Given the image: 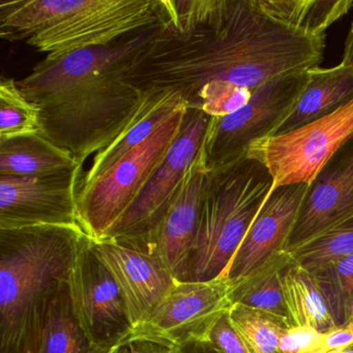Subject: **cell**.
Instances as JSON below:
<instances>
[{
	"mask_svg": "<svg viewBox=\"0 0 353 353\" xmlns=\"http://www.w3.org/2000/svg\"><path fill=\"white\" fill-rule=\"evenodd\" d=\"M123 349L99 348L92 344L76 319L65 283L51 305L39 353H123Z\"/></svg>",
	"mask_w": 353,
	"mask_h": 353,
	"instance_id": "cell-22",
	"label": "cell"
},
{
	"mask_svg": "<svg viewBox=\"0 0 353 353\" xmlns=\"http://www.w3.org/2000/svg\"><path fill=\"white\" fill-rule=\"evenodd\" d=\"M189 107L173 114L148 139L130 150L112 168L80 188L79 223L90 239L100 241L129 210L181 132Z\"/></svg>",
	"mask_w": 353,
	"mask_h": 353,
	"instance_id": "cell-6",
	"label": "cell"
},
{
	"mask_svg": "<svg viewBox=\"0 0 353 353\" xmlns=\"http://www.w3.org/2000/svg\"><path fill=\"white\" fill-rule=\"evenodd\" d=\"M136 345L139 347L141 353H173L172 351L167 350L160 346H154V345L143 344V343Z\"/></svg>",
	"mask_w": 353,
	"mask_h": 353,
	"instance_id": "cell-34",
	"label": "cell"
},
{
	"mask_svg": "<svg viewBox=\"0 0 353 353\" xmlns=\"http://www.w3.org/2000/svg\"><path fill=\"white\" fill-rule=\"evenodd\" d=\"M210 117L200 109H188L181 132L162 162L137 199L103 239H140L159 226L201 150Z\"/></svg>",
	"mask_w": 353,
	"mask_h": 353,
	"instance_id": "cell-10",
	"label": "cell"
},
{
	"mask_svg": "<svg viewBox=\"0 0 353 353\" xmlns=\"http://www.w3.org/2000/svg\"><path fill=\"white\" fill-rule=\"evenodd\" d=\"M274 187L268 167L251 156L210 171L195 245L181 282L218 278Z\"/></svg>",
	"mask_w": 353,
	"mask_h": 353,
	"instance_id": "cell-5",
	"label": "cell"
},
{
	"mask_svg": "<svg viewBox=\"0 0 353 353\" xmlns=\"http://www.w3.org/2000/svg\"><path fill=\"white\" fill-rule=\"evenodd\" d=\"M160 23L108 46L45 57L17 81L40 110L43 135L79 164L108 148L139 113L148 94L125 79V65Z\"/></svg>",
	"mask_w": 353,
	"mask_h": 353,
	"instance_id": "cell-2",
	"label": "cell"
},
{
	"mask_svg": "<svg viewBox=\"0 0 353 353\" xmlns=\"http://www.w3.org/2000/svg\"><path fill=\"white\" fill-rule=\"evenodd\" d=\"M42 133L40 110L20 90L17 81L0 80V141Z\"/></svg>",
	"mask_w": 353,
	"mask_h": 353,
	"instance_id": "cell-25",
	"label": "cell"
},
{
	"mask_svg": "<svg viewBox=\"0 0 353 353\" xmlns=\"http://www.w3.org/2000/svg\"><path fill=\"white\" fill-rule=\"evenodd\" d=\"M80 226L0 229V353H39L53 301L69 280Z\"/></svg>",
	"mask_w": 353,
	"mask_h": 353,
	"instance_id": "cell-3",
	"label": "cell"
},
{
	"mask_svg": "<svg viewBox=\"0 0 353 353\" xmlns=\"http://www.w3.org/2000/svg\"><path fill=\"white\" fill-rule=\"evenodd\" d=\"M125 349H123V353H125Z\"/></svg>",
	"mask_w": 353,
	"mask_h": 353,
	"instance_id": "cell-37",
	"label": "cell"
},
{
	"mask_svg": "<svg viewBox=\"0 0 353 353\" xmlns=\"http://www.w3.org/2000/svg\"><path fill=\"white\" fill-rule=\"evenodd\" d=\"M309 79L292 111L274 136L284 135L334 112L353 99V68L342 63L307 71Z\"/></svg>",
	"mask_w": 353,
	"mask_h": 353,
	"instance_id": "cell-17",
	"label": "cell"
},
{
	"mask_svg": "<svg viewBox=\"0 0 353 353\" xmlns=\"http://www.w3.org/2000/svg\"><path fill=\"white\" fill-rule=\"evenodd\" d=\"M353 348V318L342 326L325 332L312 353H340Z\"/></svg>",
	"mask_w": 353,
	"mask_h": 353,
	"instance_id": "cell-31",
	"label": "cell"
},
{
	"mask_svg": "<svg viewBox=\"0 0 353 353\" xmlns=\"http://www.w3.org/2000/svg\"><path fill=\"white\" fill-rule=\"evenodd\" d=\"M232 284L224 276L204 282L176 281L148 317L132 328L130 344H150L167 350L205 343L221 316L230 310Z\"/></svg>",
	"mask_w": 353,
	"mask_h": 353,
	"instance_id": "cell-7",
	"label": "cell"
},
{
	"mask_svg": "<svg viewBox=\"0 0 353 353\" xmlns=\"http://www.w3.org/2000/svg\"><path fill=\"white\" fill-rule=\"evenodd\" d=\"M341 63L347 67L353 68V23L351 24L350 30L345 40L344 54Z\"/></svg>",
	"mask_w": 353,
	"mask_h": 353,
	"instance_id": "cell-32",
	"label": "cell"
},
{
	"mask_svg": "<svg viewBox=\"0 0 353 353\" xmlns=\"http://www.w3.org/2000/svg\"><path fill=\"white\" fill-rule=\"evenodd\" d=\"M282 287L290 327L311 325L322 334L336 327L313 272L293 261L283 272Z\"/></svg>",
	"mask_w": 353,
	"mask_h": 353,
	"instance_id": "cell-20",
	"label": "cell"
},
{
	"mask_svg": "<svg viewBox=\"0 0 353 353\" xmlns=\"http://www.w3.org/2000/svg\"><path fill=\"white\" fill-rule=\"evenodd\" d=\"M274 19L310 34L325 30L353 8V0H257Z\"/></svg>",
	"mask_w": 353,
	"mask_h": 353,
	"instance_id": "cell-23",
	"label": "cell"
},
{
	"mask_svg": "<svg viewBox=\"0 0 353 353\" xmlns=\"http://www.w3.org/2000/svg\"><path fill=\"white\" fill-rule=\"evenodd\" d=\"M208 179L201 148L159 226L140 239L117 241L154 256L175 280L183 281L197 237Z\"/></svg>",
	"mask_w": 353,
	"mask_h": 353,
	"instance_id": "cell-12",
	"label": "cell"
},
{
	"mask_svg": "<svg viewBox=\"0 0 353 353\" xmlns=\"http://www.w3.org/2000/svg\"><path fill=\"white\" fill-rule=\"evenodd\" d=\"M125 353H141L139 347L136 344H130L125 346Z\"/></svg>",
	"mask_w": 353,
	"mask_h": 353,
	"instance_id": "cell-35",
	"label": "cell"
},
{
	"mask_svg": "<svg viewBox=\"0 0 353 353\" xmlns=\"http://www.w3.org/2000/svg\"><path fill=\"white\" fill-rule=\"evenodd\" d=\"M204 344L216 353H249L245 343L229 319L228 312L219 318Z\"/></svg>",
	"mask_w": 353,
	"mask_h": 353,
	"instance_id": "cell-29",
	"label": "cell"
},
{
	"mask_svg": "<svg viewBox=\"0 0 353 353\" xmlns=\"http://www.w3.org/2000/svg\"><path fill=\"white\" fill-rule=\"evenodd\" d=\"M80 173L81 168L53 176H0V229L80 226Z\"/></svg>",
	"mask_w": 353,
	"mask_h": 353,
	"instance_id": "cell-13",
	"label": "cell"
},
{
	"mask_svg": "<svg viewBox=\"0 0 353 353\" xmlns=\"http://www.w3.org/2000/svg\"><path fill=\"white\" fill-rule=\"evenodd\" d=\"M68 285L76 319L92 344L99 348L125 347L133 327L125 301L88 234L78 245Z\"/></svg>",
	"mask_w": 353,
	"mask_h": 353,
	"instance_id": "cell-11",
	"label": "cell"
},
{
	"mask_svg": "<svg viewBox=\"0 0 353 353\" xmlns=\"http://www.w3.org/2000/svg\"><path fill=\"white\" fill-rule=\"evenodd\" d=\"M307 188L309 183H299L272 190L221 276L235 284L274 254L287 251Z\"/></svg>",
	"mask_w": 353,
	"mask_h": 353,
	"instance_id": "cell-15",
	"label": "cell"
},
{
	"mask_svg": "<svg viewBox=\"0 0 353 353\" xmlns=\"http://www.w3.org/2000/svg\"><path fill=\"white\" fill-rule=\"evenodd\" d=\"M79 168L70 152L42 133L0 141V176H53Z\"/></svg>",
	"mask_w": 353,
	"mask_h": 353,
	"instance_id": "cell-19",
	"label": "cell"
},
{
	"mask_svg": "<svg viewBox=\"0 0 353 353\" xmlns=\"http://www.w3.org/2000/svg\"><path fill=\"white\" fill-rule=\"evenodd\" d=\"M164 17V0H9L0 3V36L57 59L108 46Z\"/></svg>",
	"mask_w": 353,
	"mask_h": 353,
	"instance_id": "cell-4",
	"label": "cell"
},
{
	"mask_svg": "<svg viewBox=\"0 0 353 353\" xmlns=\"http://www.w3.org/2000/svg\"><path fill=\"white\" fill-rule=\"evenodd\" d=\"M353 216V136L322 166L307 188L287 245L291 252Z\"/></svg>",
	"mask_w": 353,
	"mask_h": 353,
	"instance_id": "cell-14",
	"label": "cell"
},
{
	"mask_svg": "<svg viewBox=\"0 0 353 353\" xmlns=\"http://www.w3.org/2000/svg\"><path fill=\"white\" fill-rule=\"evenodd\" d=\"M353 136V99L334 112L284 135L255 142L248 156L261 161L274 187L311 183L328 159Z\"/></svg>",
	"mask_w": 353,
	"mask_h": 353,
	"instance_id": "cell-9",
	"label": "cell"
},
{
	"mask_svg": "<svg viewBox=\"0 0 353 353\" xmlns=\"http://www.w3.org/2000/svg\"><path fill=\"white\" fill-rule=\"evenodd\" d=\"M340 353H353V348L347 349V350L342 351V352Z\"/></svg>",
	"mask_w": 353,
	"mask_h": 353,
	"instance_id": "cell-36",
	"label": "cell"
},
{
	"mask_svg": "<svg viewBox=\"0 0 353 353\" xmlns=\"http://www.w3.org/2000/svg\"><path fill=\"white\" fill-rule=\"evenodd\" d=\"M307 71L276 78L256 90L239 110L210 117L202 145L208 170L243 158L255 142L272 137L307 85Z\"/></svg>",
	"mask_w": 353,
	"mask_h": 353,
	"instance_id": "cell-8",
	"label": "cell"
},
{
	"mask_svg": "<svg viewBox=\"0 0 353 353\" xmlns=\"http://www.w3.org/2000/svg\"><path fill=\"white\" fill-rule=\"evenodd\" d=\"M336 326L353 318V253L313 272Z\"/></svg>",
	"mask_w": 353,
	"mask_h": 353,
	"instance_id": "cell-26",
	"label": "cell"
},
{
	"mask_svg": "<svg viewBox=\"0 0 353 353\" xmlns=\"http://www.w3.org/2000/svg\"><path fill=\"white\" fill-rule=\"evenodd\" d=\"M92 248L117 282L132 327L143 321L176 282L154 256L123 241L92 239Z\"/></svg>",
	"mask_w": 353,
	"mask_h": 353,
	"instance_id": "cell-16",
	"label": "cell"
},
{
	"mask_svg": "<svg viewBox=\"0 0 353 353\" xmlns=\"http://www.w3.org/2000/svg\"><path fill=\"white\" fill-rule=\"evenodd\" d=\"M253 92L226 82H214L204 86L191 109H200L212 117L231 114L245 106Z\"/></svg>",
	"mask_w": 353,
	"mask_h": 353,
	"instance_id": "cell-28",
	"label": "cell"
},
{
	"mask_svg": "<svg viewBox=\"0 0 353 353\" xmlns=\"http://www.w3.org/2000/svg\"><path fill=\"white\" fill-rule=\"evenodd\" d=\"M164 1V19L125 65V79L143 94L172 90L191 108L208 84L226 82L254 92L323 59L325 34L274 19L257 0Z\"/></svg>",
	"mask_w": 353,
	"mask_h": 353,
	"instance_id": "cell-1",
	"label": "cell"
},
{
	"mask_svg": "<svg viewBox=\"0 0 353 353\" xmlns=\"http://www.w3.org/2000/svg\"><path fill=\"white\" fill-rule=\"evenodd\" d=\"M292 262V256L286 250L268 258L249 276L232 285V305L239 303L287 319L282 274Z\"/></svg>",
	"mask_w": 353,
	"mask_h": 353,
	"instance_id": "cell-21",
	"label": "cell"
},
{
	"mask_svg": "<svg viewBox=\"0 0 353 353\" xmlns=\"http://www.w3.org/2000/svg\"><path fill=\"white\" fill-rule=\"evenodd\" d=\"M188 107L181 94L172 90H152L141 109L125 131L108 146L94 156L81 185H88L112 168L130 150L143 143L177 111Z\"/></svg>",
	"mask_w": 353,
	"mask_h": 353,
	"instance_id": "cell-18",
	"label": "cell"
},
{
	"mask_svg": "<svg viewBox=\"0 0 353 353\" xmlns=\"http://www.w3.org/2000/svg\"><path fill=\"white\" fill-rule=\"evenodd\" d=\"M173 353H216L208 344L204 343H195V344L189 345L185 348L179 349Z\"/></svg>",
	"mask_w": 353,
	"mask_h": 353,
	"instance_id": "cell-33",
	"label": "cell"
},
{
	"mask_svg": "<svg viewBox=\"0 0 353 353\" xmlns=\"http://www.w3.org/2000/svg\"><path fill=\"white\" fill-rule=\"evenodd\" d=\"M323 334L311 325L287 328L279 343L280 353H312Z\"/></svg>",
	"mask_w": 353,
	"mask_h": 353,
	"instance_id": "cell-30",
	"label": "cell"
},
{
	"mask_svg": "<svg viewBox=\"0 0 353 353\" xmlns=\"http://www.w3.org/2000/svg\"><path fill=\"white\" fill-rule=\"evenodd\" d=\"M229 319L245 343L249 353H280L279 343L288 320L274 314L234 303L228 311Z\"/></svg>",
	"mask_w": 353,
	"mask_h": 353,
	"instance_id": "cell-24",
	"label": "cell"
},
{
	"mask_svg": "<svg viewBox=\"0 0 353 353\" xmlns=\"http://www.w3.org/2000/svg\"><path fill=\"white\" fill-rule=\"evenodd\" d=\"M289 253L295 263L311 272L353 253V216Z\"/></svg>",
	"mask_w": 353,
	"mask_h": 353,
	"instance_id": "cell-27",
	"label": "cell"
}]
</instances>
